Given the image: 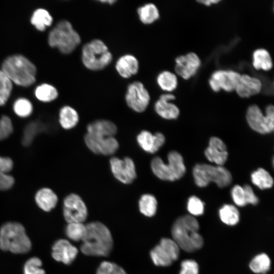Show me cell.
<instances>
[{"mask_svg":"<svg viewBox=\"0 0 274 274\" xmlns=\"http://www.w3.org/2000/svg\"><path fill=\"white\" fill-rule=\"evenodd\" d=\"M13 162L8 157L0 156V190L10 189L15 182L14 178L8 174L13 168Z\"/></svg>","mask_w":274,"mask_h":274,"instance_id":"cell-23","label":"cell"},{"mask_svg":"<svg viewBox=\"0 0 274 274\" xmlns=\"http://www.w3.org/2000/svg\"><path fill=\"white\" fill-rule=\"evenodd\" d=\"M252 65L256 70L269 71L272 67V60L269 52L264 48L256 49L253 53Z\"/></svg>","mask_w":274,"mask_h":274,"instance_id":"cell-27","label":"cell"},{"mask_svg":"<svg viewBox=\"0 0 274 274\" xmlns=\"http://www.w3.org/2000/svg\"><path fill=\"white\" fill-rule=\"evenodd\" d=\"M246 119L249 126L257 132L260 134L271 133L274 129L273 106H267L264 115L257 105H251L247 111Z\"/></svg>","mask_w":274,"mask_h":274,"instance_id":"cell-9","label":"cell"},{"mask_svg":"<svg viewBox=\"0 0 274 274\" xmlns=\"http://www.w3.org/2000/svg\"><path fill=\"white\" fill-rule=\"evenodd\" d=\"M140 212L148 217L154 216L157 212V201L152 194L146 193L143 194L139 200Z\"/></svg>","mask_w":274,"mask_h":274,"instance_id":"cell-31","label":"cell"},{"mask_svg":"<svg viewBox=\"0 0 274 274\" xmlns=\"http://www.w3.org/2000/svg\"><path fill=\"white\" fill-rule=\"evenodd\" d=\"M13 131V125L11 119L7 115L0 118V141L8 138Z\"/></svg>","mask_w":274,"mask_h":274,"instance_id":"cell-43","label":"cell"},{"mask_svg":"<svg viewBox=\"0 0 274 274\" xmlns=\"http://www.w3.org/2000/svg\"><path fill=\"white\" fill-rule=\"evenodd\" d=\"M180 254V248L173 239L161 238L160 242L150 252L153 263L158 266H168L177 260Z\"/></svg>","mask_w":274,"mask_h":274,"instance_id":"cell-10","label":"cell"},{"mask_svg":"<svg viewBox=\"0 0 274 274\" xmlns=\"http://www.w3.org/2000/svg\"><path fill=\"white\" fill-rule=\"evenodd\" d=\"M262 88V83L259 78L242 74L234 90L240 97L247 98L258 94Z\"/></svg>","mask_w":274,"mask_h":274,"instance_id":"cell-20","label":"cell"},{"mask_svg":"<svg viewBox=\"0 0 274 274\" xmlns=\"http://www.w3.org/2000/svg\"><path fill=\"white\" fill-rule=\"evenodd\" d=\"M231 195L237 206L242 207L247 205L243 187L238 185L234 186L231 190Z\"/></svg>","mask_w":274,"mask_h":274,"instance_id":"cell-44","label":"cell"},{"mask_svg":"<svg viewBox=\"0 0 274 274\" xmlns=\"http://www.w3.org/2000/svg\"><path fill=\"white\" fill-rule=\"evenodd\" d=\"M220 0H201V1H198V2L207 5V6H210L213 4H216L219 2Z\"/></svg>","mask_w":274,"mask_h":274,"instance_id":"cell-47","label":"cell"},{"mask_svg":"<svg viewBox=\"0 0 274 274\" xmlns=\"http://www.w3.org/2000/svg\"><path fill=\"white\" fill-rule=\"evenodd\" d=\"M87 147L93 153L106 156L114 154L119 148V143L114 136L104 134L89 133L84 135Z\"/></svg>","mask_w":274,"mask_h":274,"instance_id":"cell-11","label":"cell"},{"mask_svg":"<svg viewBox=\"0 0 274 274\" xmlns=\"http://www.w3.org/2000/svg\"><path fill=\"white\" fill-rule=\"evenodd\" d=\"M180 274H198L199 266L194 260L186 259L181 264Z\"/></svg>","mask_w":274,"mask_h":274,"instance_id":"cell-45","label":"cell"},{"mask_svg":"<svg viewBox=\"0 0 274 274\" xmlns=\"http://www.w3.org/2000/svg\"><path fill=\"white\" fill-rule=\"evenodd\" d=\"M30 22L39 31H44L47 27L51 25L53 18L49 12L44 8H38L33 12Z\"/></svg>","mask_w":274,"mask_h":274,"instance_id":"cell-28","label":"cell"},{"mask_svg":"<svg viewBox=\"0 0 274 274\" xmlns=\"http://www.w3.org/2000/svg\"><path fill=\"white\" fill-rule=\"evenodd\" d=\"M125 99L127 106L131 109L136 112L142 113L147 108L150 96L142 82L134 81L128 85Z\"/></svg>","mask_w":274,"mask_h":274,"instance_id":"cell-13","label":"cell"},{"mask_svg":"<svg viewBox=\"0 0 274 274\" xmlns=\"http://www.w3.org/2000/svg\"><path fill=\"white\" fill-rule=\"evenodd\" d=\"M43 129V126L37 122L29 123L25 127L23 133L22 143L28 146L32 142L36 135Z\"/></svg>","mask_w":274,"mask_h":274,"instance_id":"cell-39","label":"cell"},{"mask_svg":"<svg viewBox=\"0 0 274 274\" xmlns=\"http://www.w3.org/2000/svg\"><path fill=\"white\" fill-rule=\"evenodd\" d=\"M245 195L246 204L256 205L259 202V198L254 192L252 187L248 185L243 186Z\"/></svg>","mask_w":274,"mask_h":274,"instance_id":"cell-46","label":"cell"},{"mask_svg":"<svg viewBox=\"0 0 274 274\" xmlns=\"http://www.w3.org/2000/svg\"><path fill=\"white\" fill-rule=\"evenodd\" d=\"M86 230L80 250L91 256H108L113 247V240L109 228L103 223L93 221L86 225Z\"/></svg>","mask_w":274,"mask_h":274,"instance_id":"cell-1","label":"cell"},{"mask_svg":"<svg viewBox=\"0 0 274 274\" xmlns=\"http://www.w3.org/2000/svg\"><path fill=\"white\" fill-rule=\"evenodd\" d=\"M110 168L114 177L121 183L129 184L136 177L135 165L133 160L126 157L121 159L117 157L110 160Z\"/></svg>","mask_w":274,"mask_h":274,"instance_id":"cell-14","label":"cell"},{"mask_svg":"<svg viewBox=\"0 0 274 274\" xmlns=\"http://www.w3.org/2000/svg\"><path fill=\"white\" fill-rule=\"evenodd\" d=\"M96 274H127L126 271L117 264L111 262L102 261L97 268Z\"/></svg>","mask_w":274,"mask_h":274,"instance_id":"cell-40","label":"cell"},{"mask_svg":"<svg viewBox=\"0 0 274 274\" xmlns=\"http://www.w3.org/2000/svg\"><path fill=\"white\" fill-rule=\"evenodd\" d=\"M34 93L39 100L45 102L52 101L58 96L57 89L48 83H43L37 86Z\"/></svg>","mask_w":274,"mask_h":274,"instance_id":"cell-33","label":"cell"},{"mask_svg":"<svg viewBox=\"0 0 274 274\" xmlns=\"http://www.w3.org/2000/svg\"><path fill=\"white\" fill-rule=\"evenodd\" d=\"M136 141L143 150L147 153L153 154L157 152L164 145L165 138L161 132L153 134L148 130H144L137 135Z\"/></svg>","mask_w":274,"mask_h":274,"instance_id":"cell-19","label":"cell"},{"mask_svg":"<svg viewBox=\"0 0 274 274\" xmlns=\"http://www.w3.org/2000/svg\"><path fill=\"white\" fill-rule=\"evenodd\" d=\"M204 155L210 162L217 165L222 166L226 162L228 153L225 144L220 138H210L209 146L204 151Z\"/></svg>","mask_w":274,"mask_h":274,"instance_id":"cell-17","label":"cell"},{"mask_svg":"<svg viewBox=\"0 0 274 274\" xmlns=\"http://www.w3.org/2000/svg\"><path fill=\"white\" fill-rule=\"evenodd\" d=\"M31 242L22 225L8 222L0 229V248L15 254H24L31 249Z\"/></svg>","mask_w":274,"mask_h":274,"instance_id":"cell-4","label":"cell"},{"mask_svg":"<svg viewBox=\"0 0 274 274\" xmlns=\"http://www.w3.org/2000/svg\"><path fill=\"white\" fill-rule=\"evenodd\" d=\"M102 3H108L109 4H113V3H115L116 1H113V0H112V1H100Z\"/></svg>","mask_w":274,"mask_h":274,"instance_id":"cell-48","label":"cell"},{"mask_svg":"<svg viewBox=\"0 0 274 274\" xmlns=\"http://www.w3.org/2000/svg\"><path fill=\"white\" fill-rule=\"evenodd\" d=\"M251 178L252 183L261 190L269 189L273 184L272 176L263 168H258L254 171Z\"/></svg>","mask_w":274,"mask_h":274,"instance_id":"cell-30","label":"cell"},{"mask_svg":"<svg viewBox=\"0 0 274 274\" xmlns=\"http://www.w3.org/2000/svg\"><path fill=\"white\" fill-rule=\"evenodd\" d=\"M199 228L198 222L194 216L190 215L181 216L173 225V239L183 250L193 252L203 242L202 236L198 232Z\"/></svg>","mask_w":274,"mask_h":274,"instance_id":"cell-2","label":"cell"},{"mask_svg":"<svg viewBox=\"0 0 274 274\" xmlns=\"http://www.w3.org/2000/svg\"><path fill=\"white\" fill-rule=\"evenodd\" d=\"M79 120L77 111L69 106L62 107L59 113V122L65 129H71L75 127Z\"/></svg>","mask_w":274,"mask_h":274,"instance_id":"cell-26","label":"cell"},{"mask_svg":"<svg viewBox=\"0 0 274 274\" xmlns=\"http://www.w3.org/2000/svg\"><path fill=\"white\" fill-rule=\"evenodd\" d=\"M270 265V259L265 253L256 255L249 263L251 271L257 274H265L269 270Z\"/></svg>","mask_w":274,"mask_h":274,"instance_id":"cell-35","label":"cell"},{"mask_svg":"<svg viewBox=\"0 0 274 274\" xmlns=\"http://www.w3.org/2000/svg\"><path fill=\"white\" fill-rule=\"evenodd\" d=\"M52 256L57 261L68 265L76 259L78 250L68 241L60 239L52 246Z\"/></svg>","mask_w":274,"mask_h":274,"instance_id":"cell-18","label":"cell"},{"mask_svg":"<svg viewBox=\"0 0 274 274\" xmlns=\"http://www.w3.org/2000/svg\"><path fill=\"white\" fill-rule=\"evenodd\" d=\"M154 175L163 181H174L181 179L186 169L180 153L172 151L167 155V163H165L159 157L153 158L150 164Z\"/></svg>","mask_w":274,"mask_h":274,"instance_id":"cell-6","label":"cell"},{"mask_svg":"<svg viewBox=\"0 0 274 274\" xmlns=\"http://www.w3.org/2000/svg\"><path fill=\"white\" fill-rule=\"evenodd\" d=\"M193 177L195 184L205 187L211 182L220 188L228 186L232 182L230 172L223 166L206 163L196 164L193 168Z\"/></svg>","mask_w":274,"mask_h":274,"instance_id":"cell-8","label":"cell"},{"mask_svg":"<svg viewBox=\"0 0 274 274\" xmlns=\"http://www.w3.org/2000/svg\"><path fill=\"white\" fill-rule=\"evenodd\" d=\"M158 85L163 91L170 92L176 89L178 78L176 75L168 71L160 73L156 78Z\"/></svg>","mask_w":274,"mask_h":274,"instance_id":"cell-34","label":"cell"},{"mask_svg":"<svg viewBox=\"0 0 274 274\" xmlns=\"http://www.w3.org/2000/svg\"><path fill=\"white\" fill-rule=\"evenodd\" d=\"M115 68L121 77L127 79L138 72L139 61L133 55L125 54L118 59L115 64Z\"/></svg>","mask_w":274,"mask_h":274,"instance_id":"cell-21","label":"cell"},{"mask_svg":"<svg viewBox=\"0 0 274 274\" xmlns=\"http://www.w3.org/2000/svg\"><path fill=\"white\" fill-rule=\"evenodd\" d=\"M81 59L87 68L96 71L107 67L111 62L113 56L102 41L94 39L83 46Z\"/></svg>","mask_w":274,"mask_h":274,"instance_id":"cell-7","label":"cell"},{"mask_svg":"<svg viewBox=\"0 0 274 274\" xmlns=\"http://www.w3.org/2000/svg\"><path fill=\"white\" fill-rule=\"evenodd\" d=\"M63 213L67 223H83L88 216V210L84 201L75 193L70 194L64 198Z\"/></svg>","mask_w":274,"mask_h":274,"instance_id":"cell-12","label":"cell"},{"mask_svg":"<svg viewBox=\"0 0 274 274\" xmlns=\"http://www.w3.org/2000/svg\"><path fill=\"white\" fill-rule=\"evenodd\" d=\"M48 42L49 46L56 48L62 54L72 53L81 42L79 34L67 20L58 22L50 30Z\"/></svg>","mask_w":274,"mask_h":274,"instance_id":"cell-5","label":"cell"},{"mask_svg":"<svg viewBox=\"0 0 274 274\" xmlns=\"http://www.w3.org/2000/svg\"><path fill=\"white\" fill-rule=\"evenodd\" d=\"M137 13L140 20L145 24H150L159 17V12L155 5L147 3L138 8Z\"/></svg>","mask_w":274,"mask_h":274,"instance_id":"cell-29","label":"cell"},{"mask_svg":"<svg viewBox=\"0 0 274 274\" xmlns=\"http://www.w3.org/2000/svg\"><path fill=\"white\" fill-rule=\"evenodd\" d=\"M187 209L190 215L200 216L204 212V203L197 196H191L188 199Z\"/></svg>","mask_w":274,"mask_h":274,"instance_id":"cell-41","label":"cell"},{"mask_svg":"<svg viewBox=\"0 0 274 274\" xmlns=\"http://www.w3.org/2000/svg\"><path fill=\"white\" fill-rule=\"evenodd\" d=\"M117 131L116 125L112 121L106 119H98L91 122L87 126V132L104 134L114 136Z\"/></svg>","mask_w":274,"mask_h":274,"instance_id":"cell-25","label":"cell"},{"mask_svg":"<svg viewBox=\"0 0 274 274\" xmlns=\"http://www.w3.org/2000/svg\"><path fill=\"white\" fill-rule=\"evenodd\" d=\"M12 82L0 70V106H4L8 100L13 89Z\"/></svg>","mask_w":274,"mask_h":274,"instance_id":"cell-38","label":"cell"},{"mask_svg":"<svg viewBox=\"0 0 274 274\" xmlns=\"http://www.w3.org/2000/svg\"><path fill=\"white\" fill-rule=\"evenodd\" d=\"M86 225L83 223H68L65 229L66 236L72 241L79 242L82 241L86 233Z\"/></svg>","mask_w":274,"mask_h":274,"instance_id":"cell-36","label":"cell"},{"mask_svg":"<svg viewBox=\"0 0 274 274\" xmlns=\"http://www.w3.org/2000/svg\"><path fill=\"white\" fill-rule=\"evenodd\" d=\"M175 62L176 73L186 80L195 75L201 65L199 57L194 52L177 57Z\"/></svg>","mask_w":274,"mask_h":274,"instance_id":"cell-16","label":"cell"},{"mask_svg":"<svg viewBox=\"0 0 274 274\" xmlns=\"http://www.w3.org/2000/svg\"><path fill=\"white\" fill-rule=\"evenodd\" d=\"M241 75L233 70H219L212 74L209 84L215 92H218L221 89L231 92L235 90Z\"/></svg>","mask_w":274,"mask_h":274,"instance_id":"cell-15","label":"cell"},{"mask_svg":"<svg viewBox=\"0 0 274 274\" xmlns=\"http://www.w3.org/2000/svg\"><path fill=\"white\" fill-rule=\"evenodd\" d=\"M154 110L160 117L167 120L176 119L180 114L179 109L175 104L160 97L155 102Z\"/></svg>","mask_w":274,"mask_h":274,"instance_id":"cell-24","label":"cell"},{"mask_svg":"<svg viewBox=\"0 0 274 274\" xmlns=\"http://www.w3.org/2000/svg\"><path fill=\"white\" fill-rule=\"evenodd\" d=\"M13 108L15 114L21 118L29 116L33 111L31 101L24 97L17 98L14 102Z\"/></svg>","mask_w":274,"mask_h":274,"instance_id":"cell-37","label":"cell"},{"mask_svg":"<svg viewBox=\"0 0 274 274\" xmlns=\"http://www.w3.org/2000/svg\"><path fill=\"white\" fill-rule=\"evenodd\" d=\"M35 201L40 209L45 212H49L56 207L58 197L51 189L43 188L36 193Z\"/></svg>","mask_w":274,"mask_h":274,"instance_id":"cell-22","label":"cell"},{"mask_svg":"<svg viewBox=\"0 0 274 274\" xmlns=\"http://www.w3.org/2000/svg\"><path fill=\"white\" fill-rule=\"evenodd\" d=\"M1 70L13 83L28 87L36 80L37 68L27 57L21 54H13L3 61Z\"/></svg>","mask_w":274,"mask_h":274,"instance_id":"cell-3","label":"cell"},{"mask_svg":"<svg viewBox=\"0 0 274 274\" xmlns=\"http://www.w3.org/2000/svg\"><path fill=\"white\" fill-rule=\"evenodd\" d=\"M42 261L38 257L28 259L24 266V274H45V270L41 268Z\"/></svg>","mask_w":274,"mask_h":274,"instance_id":"cell-42","label":"cell"},{"mask_svg":"<svg viewBox=\"0 0 274 274\" xmlns=\"http://www.w3.org/2000/svg\"><path fill=\"white\" fill-rule=\"evenodd\" d=\"M220 220L229 226H234L239 220V213L237 209L232 204H225L219 211Z\"/></svg>","mask_w":274,"mask_h":274,"instance_id":"cell-32","label":"cell"}]
</instances>
